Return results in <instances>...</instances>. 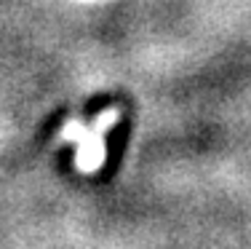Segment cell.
I'll list each match as a JSON object with an SVG mask.
<instances>
[{
    "label": "cell",
    "instance_id": "1",
    "mask_svg": "<svg viewBox=\"0 0 251 249\" xmlns=\"http://www.w3.org/2000/svg\"><path fill=\"white\" fill-rule=\"evenodd\" d=\"M115 112H107L104 118L97 123V126L91 129H83L77 126V123H70L67 129H64V139H75V142H83L80 145V153H77V158H80V166L83 169H97V166L101 164V126H107V123L115 121Z\"/></svg>",
    "mask_w": 251,
    "mask_h": 249
}]
</instances>
